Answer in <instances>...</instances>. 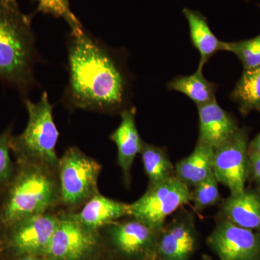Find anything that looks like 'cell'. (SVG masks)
I'll return each mask as SVG.
<instances>
[{
  "label": "cell",
  "instance_id": "7402d4cb",
  "mask_svg": "<svg viewBox=\"0 0 260 260\" xmlns=\"http://www.w3.org/2000/svg\"><path fill=\"white\" fill-rule=\"evenodd\" d=\"M218 183L213 172L193 187V190L190 191L189 202L193 203L196 211H203L208 207L218 204L220 200Z\"/></svg>",
  "mask_w": 260,
  "mask_h": 260
},
{
  "label": "cell",
  "instance_id": "30bf717a",
  "mask_svg": "<svg viewBox=\"0 0 260 260\" xmlns=\"http://www.w3.org/2000/svg\"><path fill=\"white\" fill-rule=\"evenodd\" d=\"M219 260H260V233L218 219L207 239Z\"/></svg>",
  "mask_w": 260,
  "mask_h": 260
},
{
  "label": "cell",
  "instance_id": "277c9868",
  "mask_svg": "<svg viewBox=\"0 0 260 260\" xmlns=\"http://www.w3.org/2000/svg\"><path fill=\"white\" fill-rule=\"evenodd\" d=\"M28 120L21 134L12 136L10 148L18 162L37 164L57 172L59 158L56 153L59 132L53 117V107L47 92L37 103L24 101Z\"/></svg>",
  "mask_w": 260,
  "mask_h": 260
},
{
  "label": "cell",
  "instance_id": "e0dca14e",
  "mask_svg": "<svg viewBox=\"0 0 260 260\" xmlns=\"http://www.w3.org/2000/svg\"><path fill=\"white\" fill-rule=\"evenodd\" d=\"M214 148L198 141L194 151L176 164L175 177L188 187H194L213 172Z\"/></svg>",
  "mask_w": 260,
  "mask_h": 260
},
{
  "label": "cell",
  "instance_id": "7c38bea8",
  "mask_svg": "<svg viewBox=\"0 0 260 260\" xmlns=\"http://www.w3.org/2000/svg\"><path fill=\"white\" fill-rule=\"evenodd\" d=\"M198 231L192 213H177L159 233L155 260H189L198 245Z\"/></svg>",
  "mask_w": 260,
  "mask_h": 260
},
{
  "label": "cell",
  "instance_id": "83f0119b",
  "mask_svg": "<svg viewBox=\"0 0 260 260\" xmlns=\"http://www.w3.org/2000/svg\"><path fill=\"white\" fill-rule=\"evenodd\" d=\"M11 260H53L45 256L25 255L13 258Z\"/></svg>",
  "mask_w": 260,
  "mask_h": 260
},
{
  "label": "cell",
  "instance_id": "ffe728a7",
  "mask_svg": "<svg viewBox=\"0 0 260 260\" xmlns=\"http://www.w3.org/2000/svg\"><path fill=\"white\" fill-rule=\"evenodd\" d=\"M140 154L149 186L155 185L175 177V167L162 148L143 143Z\"/></svg>",
  "mask_w": 260,
  "mask_h": 260
},
{
  "label": "cell",
  "instance_id": "ba28073f",
  "mask_svg": "<svg viewBox=\"0 0 260 260\" xmlns=\"http://www.w3.org/2000/svg\"><path fill=\"white\" fill-rule=\"evenodd\" d=\"M59 217L49 213L32 215L4 229L5 245L13 258L45 255Z\"/></svg>",
  "mask_w": 260,
  "mask_h": 260
},
{
  "label": "cell",
  "instance_id": "ac0fdd59",
  "mask_svg": "<svg viewBox=\"0 0 260 260\" xmlns=\"http://www.w3.org/2000/svg\"><path fill=\"white\" fill-rule=\"evenodd\" d=\"M182 13L189 25L191 43L200 52L199 66L203 67L215 53L223 51L224 42L217 39L200 12L185 8Z\"/></svg>",
  "mask_w": 260,
  "mask_h": 260
},
{
  "label": "cell",
  "instance_id": "9a60e30c",
  "mask_svg": "<svg viewBox=\"0 0 260 260\" xmlns=\"http://www.w3.org/2000/svg\"><path fill=\"white\" fill-rule=\"evenodd\" d=\"M117 147V161L126 185H129L130 172L144 142L141 140L135 122V109H126L121 114V122L110 136Z\"/></svg>",
  "mask_w": 260,
  "mask_h": 260
},
{
  "label": "cell",
  "instance_id": "d6986e66",
  "mask_svg": "<svg viewBox=\"0 0 260 260\" xmlns=\"http://www.w3.org/2000/svg\"><path fill=\"white\" fill-rule=\"evenodd\" d=\"M203 68L198 66L194 74L174 78L168 84V88L184 94L195 103L197 107L213 102L215 100L216 86L205 78Z\"/></svg>",
  "mask_w": 260,
  "mask_h": 260
},
{
  "label": "cell",
  "instance_id": "52a82bcc",
  "mask_svg": "<svg viewBox=\"0 0 260 260\" xmlns=\"http://www.w3.org/2000/svg\"><path fill=\"white\" fill-rule=\"evenodd\" d=\"M213 172L219 183L226 186L231 194L242 192L249 177V137L244 128L214 149Z\"/></svg>",
  "mask_w": 260,
  "mask_h": 260
},
{
  "label": "cell",
  "instance_id": "8992f818",
  "mask_svg": "<svg viewBox=\"0 0 260 260\" xmlns=\"http://www.w3.org/2000/svg\"><path fill=\"white\" fill-rule=\"evenodd\" d=\"M190 190L177 177L149 186L140 199L129 205V216L161 230L167 217L189 202Z\"/></svg>",
  "mask_w": 260,
  "mask_h": 260
},
{
  "label": "cell",
  "instance_id": "4dcf8cb0",
  "mask_svg": "<svg viewBox=\"0 0 260 260\" xmlns=\"http://www.w3.org/2000/svg\"><path fill=\"white\" fill-rule=\"evenodd\" d=\"M246 1H249V0H246Z\"/></svg>",
  "mask_w": 260,
  "mask_h": 260
},
{
  "label": "cell",
  "instance_id": "cb8c5ba5",
  "mask_svg": "<svg viewBox=\"0 0 260 260\" xmlns=\"http://www.w3.org/2000/svg\"><path fill=\"white\" fill-rule=\"evenodd\" d=\"M11 137L10 129L0 134V191L3 193L13 180L16 171L10 157Z\"/></svg>",
  "mask_w": 260,
  "mask_h": 260
},
{
  "label": "cell",
  "instance_id": "7a4b0ae2",
  "mask_svg": "<svg viewBox=\"0 0 260 260\" xmlns=\"http://www.w3.org/2000/svg\"><path fill=\"white\" fill-rule=\"evenodd\" d=\"M35 39L30 18L16 3L0 0V80L22 94L36 83Z\"/></svg>",
  "mask_w": 260,
  "mask_h": 260
},
{
  "label": "cell",
  "instance_id": "484cf974",
  "mask_svg": "<svg viewBox=\"0 0 260 260\" xmlns=\"http://www.w3.org/2000/svg\"><path fill=\"white\" fill-rule=\"evenodd\" d=\"M249 172L251 179L260 189V155L249 154Z\"/></svg>",
  "mask_w": 260,
  "mask_h": 260
},
{
  "label": "cell",
  "instance_id": "44dd1931",
  "mask_svg": "<svg viewBox=\"0 0 260 260\" xmlns=\"http://www.w3.org/2000/svg\"><path fill=\"white\" fill-rule=\"evenodd\" d=\"M231 97L242 114L260 112V68L244 70Z\"/></svg>",
  "mask_w": 260,
  "mask_h": 260
},
{
  "label": "cell",
  "instance_id": "4316f807",
  "mask_svg": "<svg viewBox=\"0 0 260 260\" xmlns=\"http://www.w3.org/2000/svg\"><path fill=\"white\" fill-rule=\"evenodd\" d=\"M249 154L260 155V133L249 143Z\"/></svg>",
  "mask_w": 260,
  "mask_h": 260
},
{
  "label": "cell",
  "instance_id": "f1b7e54d",
  "mask_svg": "<svg viewBox=\"0 0 260 260\" xmlns=\"http://www.w3.org/2000/svg\"><path fill=\"white\" fill-rule=\"evenodd\" d=\"M203 259L204 260H213L211 257H210L209 256L204 255L203 256Z\"/></svg>",
  "mask_w": 260,
  "mask_h": 260
},
{
  "label": "cell",
  "instance_id": "8fae6325",
  "mask_svg": "<svg viewBox=\"0 0 260 260\" xmlns=\"http://www.w3.org/2000/svg\"><path fill=\"white\" fill-rule=\"evenodd\" d=\"M98 232L83 226L68 216L59 221L45 256L53 260H84L96 249Z\"/></svg>",
  "mask_w": 260,
  "mask_h": 260
},
{
  "label": "cell",
  "instance_id": "603a6c76",
  "mask_svg": "<svg viewBox=\"0 0 260 260\" xmlns=\"http://www.w3.org/2000/svg\"><path fill=\"white\" fill-rule=\"evenodd\" d=\"M223 51L234 53L244 66V70L260 68V34L247 40L224 42Z\"/></svg>",
  "mask_w": 260,
  "mask_h": 260
},
{
  "label": "cell",
  "instance_id": "9c48e42d",
  "mask_svg": "<svg viewBox=\"0 0 260 260\" xmlns=\"http://www.w3.org/2000/svg\"><path fill=\"white\" fill-rule=\"evenodd\" d=\"M105 228L113 248L122 257L155 260L160 230L133 217L123 221L117 220Z\"/></svg>",
  "mask_w": 260,
  "mask_h": 260
},
{
  "label": "cell",
  "instance_id": "f546056e",
  "mask_svg": "<svg viewBox=\"0 0 260 260\" xmlns=\"http://www.w3.org/2000/svg\"><path fill=\"white\" fill-rule=\"evenodd\" d=\"M4 1L7 2V3H16L15 0H4Z\"/></svg>",
  "mask_w": 260,
  "mask_h": 260
},
{
  "label": "cell",
  "instance_id": "3957f363",
  "mask_svg": "<svg viewBox=\"0 0 260 260\" xmlns=\"http://www.w3.org/2000/svg\"><path fill=\"white\" fill-rule=\"evenodd\" d=\"M54 171L29 162H18L14 177L3 194L0 226L9 227L22 219L47 213L60 200Z\"/></svg>",
  "mask_w": 260,
  "mask_h": 260
},
{
  "label": "cell",
  "instance_id": "2e32d148",
  "mask_svg": "<svg viewBox=\"0 0 260 260\" xmlns=\"http://www.w3.org/2000/svg\"><path fill=\"white\" fill-rule=\"evenodd\" d=\"M126 215H129V205L110 199L99 192L84 204L79 213L69 216L83 226L98 232Z\"/></svg>",
  "mask_w": 260,
  "mask_h": 260
},
{
  "label": "cell",
  "instance_id": "4fadbf2b",
  "mask_svg": "<svg viewBox=\"0 0 260 260\" xmlns=\"http://www.w3.org/2000/svg\"><path fill=\"white\" fill-rule=\"evenodd\" d=\"M198 108L200 124L198 142L215 149L239 129L234 117L219 107L216 100Z\"/></svg>",
  "mask_w": 260,
  "mask_h": 260
},
{
  "label": "cell",
  "instance_id": "5b68a950",
  "mask_svg": "<svg viewBox=\"0 0 260 260\" xmlns=\"http://www.w3.org/2000/svg\"><path fill=\"white\" fill-rule=\"evenodd\" d=\"M102 167L76 147H71L59 158V174L61 201L67 206H80L99 193L98 181Z\"/></svg>",
  "mask_w": 260,
  "mask_h": 260
},
{
  "label": "cell",
  "instance_id": "d4e9b609",
  "mask_svg": "<svg viewBox=\"0 0 260 260\" xmlns=\"http://www.w3.org/2000/svg\"><path fill=\"white\" fill-rule=\"evenodd\" d=\"M38 10L56 18H62L70 26L79 23V20L70 9L69 0H37Z\"/></svg>",
  "mask_w": 260,
  "mask_h": 260
},
{
  "label": "cell",
  "instance_id": "5bb4252c",
  "mask_svg": "<svg viewBox=\"0 0 260 260\" xmlns=\"http://www.w3.org/2000/svg\"><path fill=\"white\" fill-rule=\"evenodd\" d=\"M219 219L260 233V189H245L224 200Z\"/></svg>",
  "mask_w": 260,
  "mask_h": 260
},
{
  "label": "cell",
  "instance_id": "6da1fadb",
  "mask_svg": "<svg viewBox=\"0 0 260 260\" xmlns=\"http://www.w3.org/2000/svg\"><path fill=\"white\" fill-rule=\"evenodd\" d=\"M70 28L65 102L84 110H119L125 102L127 88L122 68L109 49L85 31L80 23Z\"/></svg>",
  "mask_w": 260,
  "mask_h": 260
}]
</instances>
